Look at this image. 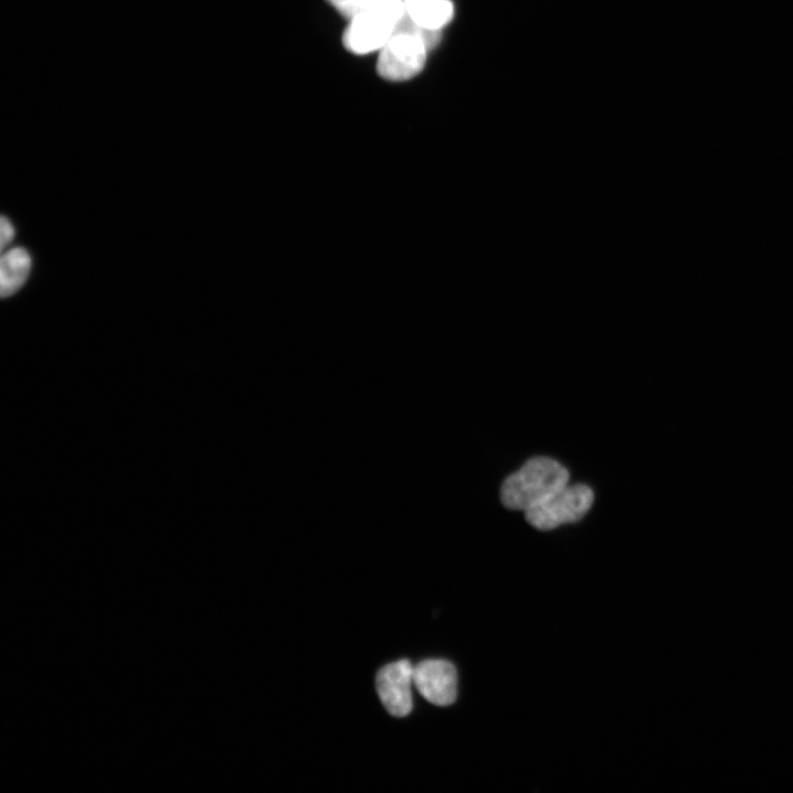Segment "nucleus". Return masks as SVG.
<instances>
[{
    "instance_id": "7",
    "label": "nucleus",
    "mask_w": 793,
    "mask_h": 793,
    "mask_svg": "<svg viewBox=\"0 0 793 793\" xmlns=\"http://www.w3.org/2000/svg\"><path fill=\"white\" fill-rule=\"evenodd\" d=\"M405 14L420 28L441 31L454 15L449 0H403Z\"/></svg>"
},
{
    "instance_id": "9",
    "label": "nucleus",
    "mask_w": 793,
    "mask_h": 793,
    "mask_svg": "<svg viewBox=\"0 0 793 793\" xmlns=\"http://www.w3.org/2000/svg\"><path fill=\"white\" fill-rule=\"evenodd\" d=\"M366 12H373L388 18L395 24L404 17L403 0H361Z\"/></svg>"
},
{
    "instance_id": "6",
    "label": "nucleus",
    "mask_w": 793,
    "mask_h": 793,
    "mask_svg": "<svg viewBox=\"0 0 793 793\" xmlns=\"http://www.w3.org/2000/svg\"><path fill=\"white\" fill-rule=\"evenodd\" d=\"M395 30V23L373 12H363L349 20L343 35L344 46L354 54L380 51Z\"/></svg>"
},
{
    "instance_id": "1",
    "label": "nucleus",
    "mask_w": 793,
    "mask_h": 793,
    "mask_svg": "<svg viewBox=\"0 0 793 793\" xmlns=\"http://www.w3.org/2000/svg\"><path fill=\"white\" fill-rule=\"evenodd\" d=\"M441 40V31L425 30L406 14L395 24L389 41L379 51L378 74L392 82L408 80L416 76L426 62L427 51Z\"/></svg>"
},
{
    "instance_id": "3",
    "label": "nucleus",
    "mask_w": 793,
    "mask_h": 793,
    "mask_svg": "<svg viewBox=\"0 0 793 793\" xmlns=\"http://www.w3.org/2000/svg\"><path fill=\"white\" fill-rule=\"evenodd\" d=\"M594 501L593 490L582 484L565 486L551 497L525 511V520L539 530L580 520Z\"/></svg>"
},
{
    "instance_id": "8",
    "label": "nucleus",
    "mask_w": 793,
    "mask_h": 793,
    "mask_svg": "<svg viewBox=\"0 0 793 793\" xmlns=\"http://www.w3.org/2000/svg\"><path fill=\"white\" fill-rule=\"evenodd\" d=\"M31 270V258L23 248H13L1 258L0 292L2 297L14 294L25 282Z\"/></svg>"
},
{
    "instance_id": "10",
    "label": "nucleus",
    "mask_w": 793,
    "mask_h": 793,
    "mask_svg": "<svg viewBox=\"0 0 793 793\" xmlns=\"http://www.w3.org/2000/svg\"><path fill=\"white\" fill-rule=\"evenodd\" d=\"M330 3L341 15L349 20L356 15L366 12L361 0H326Z\"/></svg>"
},
{
    "instance_id": "11",
    "label": "nucleus",
    "mask_w": 793,
    "mask_h": 793,
    "mask_svg": "<svg viewBox=\"0 0 793 793\" xmlns=\"http://www.w3.org/2000/svg\"><path fill=\"white\" fill-rule=\"evenodd\" d=\"M14 237V228L12 224L4 216L1 217V238H0V247L1 250L4 249V247L13 239Z\"/></svg>"
},
{
    "instance_id": "4",
    "label": "nucleus",
    "mask_w": 793,
    "mask_h": 793,
    "mask_svg": "<svg viewBox=\"0 0 793 793\" xmlns=\"http://www.w3.org/2000/svg\"><path fill=\"white\" fill-rule=\"evenodd\" d=\"M413 670L414 666L409 660H400L384 665L377 673L378 695L385 709L394 717H404L412 710Z\"/></svg>"
},
{
    "instance_id": "2",
    "label": "nucleus",
    "mask_w": 793,
    "mask_h": 793,
    "mask_svg": "<svg viewBox=\"0 0 793 793\" xmlns=\"http://www.w3.org/2000/svg\"><path fill=\"white\" fill-rule=\"evenodd\" d=\"M568 479V470L558 461L534 457L504 479L500 499L506 508L525 512L565 487Z\"/></svg>"
},
{
    "instance_id": "5",
    "label": "nucleus",
    "mask_w": 793,
    "mask_h": 793,
    "mask_svg": "<svg viewBox=\"0 0 793 793\" xmlns=\"http://www.w3.org/2000/svg\"><path fill=\"white\" fill-rule=\"evenodd\" d=\"M413 684L430 703L450 705L457 697L456 667L446 660H424L414 666Z\"/></svg>"
}]
</instances>
